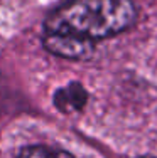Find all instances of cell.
Wrapping results in <instances>:
<instances>
[{"label": "cell", "mask_w": 157, "mask_h": 158, "mask_svg": "<svg viewBox=\"0 0 157 158\" xmlns=\"http://www.w3.org/2000/svg\"><path fill=\"white\" fill-rule=\"evenodd\" d=\"M135 15L130 0H66L46 19L44 34L95 46L127 31Z\"/></svg>", "instance_id": "cell-1"}, {"label": "cell", "mask_w": 157, "mask_h": 158, "mask_svg": "<svg viewBox=\"0 0 157 158\" xmlns=\"http://www.w3.org/2000/svg\"><path fill=\"white\" fill-rule=\"evenodd\" d=\"M86 91L81 88L80 84L73 82V84L66 86V88L59 89L54 96V104L64 113L78 111L85 106L86 103Z\"/></svg>", "instance_id": "cell-2"}, {"label": "cell", "mask_w": 157, "mask_h": 158, "mask_svg": "<svg viewBox=\"0 0 157 158\" xmlns=\"http://www.w3.org/2000/svg\"><path fill=\"white\" fill-rule=\"evenodd\" d=\"M19 158H73V156L69 153L63 152V150H58V148L34 145V146H27V148L22 150Z\"/></svg>", "instance_id": "cell-3"}]
</instances>
